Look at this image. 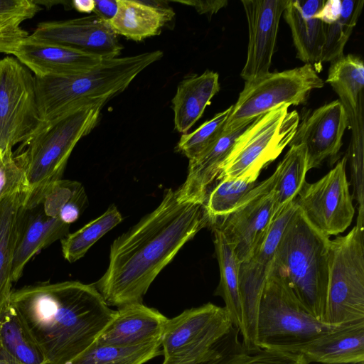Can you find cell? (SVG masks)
<instances>
[{"mask_svg": "<svg viewBox=\"0 0 364 364\" xmlns=\"http://www.w3.org/2000/svg\"><path fill=\"white\" fill-rule=\"evenodd\" d=\"M211 228L220 269V281L215 295L223 299L224 307L232 326L240 332L242 326V309L239 286L240 262L223 232L215 228Z\"/></svg>", "mask_w": 364, "mask_h": 364, "instance_id": "obj_29", "label": "cell"}, {"mask_svg": "<svg viewBox=\"0 0 364 364\" xmlns=\"http://www.w3.org/2000/svg\"><path fill=\"white\" fill-rule=\"evenodd\" d=\"M25 173L17 164L12 149H0V200L16 193L25 194Z\"/></svg>", "mask_w": 364, "mask_h": 364, "instance_id": "obj_37", "label": "cell"}, {"mask_svg": "<svg viewBox=\"0 0 364 364\" xmlns=\"http://www.w3.org/2000/svg\"><path fill=\"white\" fill-rule=\"evenodd\" d=\"M122 220V216L117 208L110 205L100 216L60 240L64 258L70 263L80 259L98 240Z\"/></svg>", "mask_w": 364, "mask_h": 364, "instance_id": "obj_33", "label": "cell"}, {"mask_svg": "<svg viewBox=\"0 0 364 364\" xmlns=\"http://www.w3.org/2000/svg\"><path fill=\"white\" fill-rule=\"evenodd\" d=\"M73 7L81 13H91L95 9V0H75L72 1Z\"/></svg>", "mask_w": 364, "mask_h": 364, "instance_id": "obj_45", "label": "cell"}, {"mask_svg": "<svg viewBox=\"0 0 364 364\" xmlns=\"http://www.w3.org/2000/svg\"><path fill=\"white\" fill-rule=\"evenodd\" d=\"M297 205L294 200L272 220L267 232L250 254L239 264V286L242 309V343L249 353L256 352V327L261 294L272 267L282 234Z\"/></svg>", "mask_w": 364, "mask_h": 364, "instance_id": "obj_12", "label": "cell"}, {"mask_svg": "<svg viewBox=\"0 0 364 364\" xmlns=\"http://www.w3.org/2000/svg\"><path fill=\"white\" fill-rule=\"evenodd\" d=\"M326 82L339 97L351 129L349 149H364V65L355 55H343L331 62Z\"/></svg>", "mask_w": 364, "mask_h": 364, "instance_id": "obj_20", "label": "cell"}, {"mask_svg": "<svg viewBox=\"0 0 364 364\" xmlns=\"http://www.w3.org/2000/svg\"><path fill=\"white\" fill-rule=\"evenodd\" d=\"M44 122L34 75L16 58L0 60V149H12Z\"/></svg>", "mask_w": 364, "mask_h": 364, "instance_id": "obj_10", "label": "cell"}, {"mask_svg": "<svg viewBox=\"0 0 364 364\" xmlns=\"http://www.w3.org/2000/svg\"><path fill=\"white\" fill-rule=\"evenodd\" d=\"M150 1L117 0V11L108 22L118 36L140 41L157 35L173 16V11Z\"/></svg>", "mask_w": 364, "mask_h": 364, "instance_id": "obj_26", "label": "cell"}, {"mask_svg": "<svg viewBox=\"0 0 364 364\" xmlns=\"http://www.w3.org/2000/svg\"><path fill=\"white\" fill-rule=\"evenodd\" d=\"M231 110L232 106L217 113L195 131L183 134L176 149L189 160L200 155L220 137Z\"/></svg>", "mask_w": 364, "mask_h": 364, "instance_id": "obj_35", "label": "cell"}, {"mask_svg": "<svg viewBox=\"0 0 364 364\" xmlns=\"http://www.w3.org/2000/svg\"><path fill=\"white\" fill-rule=\"evenodd\" d=\"M308 171L305 145L290 146L275 169L277 178L273 189L274 217L296 198L306 181Z\"/></svg>", "mask_w": 364, "mask_h": 364, "instance_id": "obj_31", "label": "cell"}, {"mask_svg": "<svg viewBox=\"0 0 364 364\" xmlns=\"http://www.w3.org/2000/svg\"><path fill=\"white\" fill-rule=\"evenodd\" d=\"M241 364H307L299 354L260 349L249 353Z\"/></svg>", "mask_w": 364, "mask_h": 364, "instance_id": "obj_40", "label": "cell"}, {"mask_svg": "<svg viewBox=\"0 0 364 364\" xmlns=\"http://www.w3.org/2000/svg\"><path fill=\"white\" fill-rule=\"evenodd\" d=\"M34 76L64 75L90 70L103 59L58 43L28 35L13 54Z\"/></svg>", "mask_w": 364, "mask_h": 364, "instance_id": "obj_18", "label": "cell"}, {"mask_svg": "<svg viewBox=\"0 0 364 364\" xmlns=\"http://www.w3.org/2000/svg\"><path fill=\"white\" fill-rule=\"evenodd\" d=\"M176 2L186 4L194 7L199 14L212 15L216 14L220 9L226 6V0H207V1H175Z\"/></svg>", "mask_w": 364, "mask_h": 364, "instance_id": "obj_43", "label": "cell"}, {"mask_svg": "<svg viewBox=\"0 0 364 364\" xmlns=\"http://www.w3.org/2000/svg\"><path fill=\"white\" fill-rule=\"evenodd\" d=\"M0 364H11V363L10 362H9L8 360L0 358Z\"/></svg>", "mask_w": 364, "mask_h": 364, "instance_id": "obj_46", "label": "cell"}, {"mask_svg": "<svg viewBox=\"0 0 364 364\" xmlns=\"http://www.w3.org/2000/svg\"><path fill=\"white\" fill-rule=\"evenodd\" d=\"M249 178H223L210 191L205 209L210 223L233 210L257 184Z\"/></svg>", "mask_w": 364, "mask_h": 364, "instance_id": "obj_34", "label": "cell"}, {"mask_svg": "<svg viewBox=\"0 0 364 364\" xmlns=\"http://www.w3.org/2000/svg\"><path fill=\"white\" fill-rule=\"evenodd\" d=\"M69 229V224L48 216L41 204L31 208L22 207L11 269L13 282L20 279L25 266L35 255L66 237Z\"/></svg>", "mask_w": 364, "mask_h": 364, "instance_id": "obj_22", "label": "cell"}, {"mask_svg": "<svg viewBox=\"0 0 364 364\" xmlns=\"http://www.w3.org/2000/svg\"><path fill=\"white\" fill-rule=\"evenodd\" d=\"M347 158L314 183L304 182L294 199L308 222L323 235H337L351 224L355 208L346 176Z\"/></svg>", "mask_w": 364, "mask_h": 364, "instance_id": "obj_13", "label": "cell"}, {"mask_svg": "<svg viewBox=\"0 0 364 364\" xmlns=\"http://www.w3.org/2000/svg\"><path fill=\"white\" fill-rule=\"evenodd\" d=\"M364 319V225L330 240L323 322L331 326Z\"/></svg>", "mask_w": 364, "mask_h": 364, "instance_id": "obj_7", "label": "cell"}, {"mask_svg": "<svg viewBox=\"0 0 364 364\" xmlns=\"http://www.w3.org/2000/svg\"><path fill=\"white\" fill-rule=\"evenodd\" d=\"M276 178L274 171L257 183L233 210L210 223L211 228L223 232L239 262L250 254L274 218L273 189Z\"/></svg>", "mask_w": 364, "mask_h": 364, "instance_id": "obj_14", "label": "cell"}, {"mask_svg": "<svg viewBox=\"0 0 364 364\" xmlns=\"http://www.w3.org/2000/svg\"><path fill=\"white\" fill-rule=\"evenodd\" d=\"M284 104L257 117L237 139L224 161L217 181L245 177L257 181L291 141L299 116Z\"/></svg>", "mask_w": 364, "mask_h": 364, "instance_id": "obj_8", "label": "cell"}, {"mask_svg": "<svg viewBox=\"0 0 364 364\" xmlns=\"http://www.w3.org/2000/svg\"><path fill=\"white\" fill-rule=\"evenodd\" d=\"M9 303L46 364H66L97 339L114 316L94 284L40 282L12 291Z\"/></svg>", "mask_w": 364, "mask_h": 364, "instance_id": "obj_2", "label": "cell"}, {"mask_svg": "<svg viewBox=\"0 0 364 364\" xmlns=\"http://www.w3.org/2000/svg\"><path fill=\"white\" fill-rule=\"evenodd\" d=\"M31 37L58 43L103 60L117 58L122 49L108 22L95 15L41 22Z\"/></svg>", "mask_w": 364, "mask_h": 364, "instance_id": "obj_16", "label": "cell"}, {"mask_svg": "<svg viewBox=\"0 0 364 364\" xmlns=\"http://www.w3.org/2000/svg\"><path fill=\"white\" fill-rule=\"evenodd\" d=\"M325 0H289L283 12L292 36L296 57L311 65L317 72L321 68L325 42L323 22L316 17Z\"/></svg>", "mask_w": 364, "mask_h": 364, "instance_id": "obj_24", "label": "cell"}, {"mask_svg": "<svg viewBox=\"0 0 364 364\" xmlns=\"http://www.w3.org/2000/svg\"><path fill=\"white\" fill-rule=\"evenodd\" d=\"M81 185L75 181L60 179L53 183L45 194L41 205L45 213L58 218L60 210Z\"/></svg>", "mask_w": 364, "mask_h": 364, "instance_id": "obj_38", "label": "cell"}, {"mask_svg": "<svg viewBox=\"0 0 364 364\" xmlns=\"http://www.w3.org/2000/svg\"><path fill=\"white\" fill-rule=\"evenodd\" d=\"M219 90V75L210 70L181 82L172 100L175 129L186 134Z\"/></svg>", "mask_w": 364, "mask_h": 364, "instance_id": "obj_25", "label": "cell"}, {"mask_svg": "<svg viewBox=\"0 0 364 364\" xmlns=\"http://www.w3.org/2000/svg\"><path fill=\"white\" fill-rule=\"evenodd\" d=\"M108 101L101 99L80 104L44 121L19 144L14 156L26 178L27 191L23 196L24 208L41 204L50 186L61 179L73 149L94 129Z\"/></svg>", "mask_w": 364, "mask_h": 364, "instance_id": "obj_3", "label": "cell"}, {"mask_svg": "<svg viewBox=\"0 0 364 364\" xmlns=\"http://www.w3.org/2000/svg\"><path fill=\"white\" fill-rule=\"evenodd\" d=\"M349 151H364V150H349Z\"/></svg>", "mask_w": 364, "mask_h": 364, "instance_id": "obj_47", "label": "cell"}, {"mask_svg": "<svg viewBox=\"0 0 364 364\" xmlns=\"http://www.w3.org/2000/svg\"><path fill=\"white\" fill-rule=\"evenodd\" d=\"M208 225L205 203L180 201L176 191L166 190L156 208L114 240L108 267L94 285L109 306L142 303L160 272Z\"/></svg>", "mask_w": 364, "mask_h": 364, "instance_id": "obj_1", "label": "cell"}, {"mask_svg": "<svg viewBox=\"0 0 364 364\" xmlns=\"http://www.w3.org/2000/svg\"><path fill=\"white\" fill-rule=\"evenodd\" d=\"M163 56L161 50L103 60L90 70L35 77L38 105L43 121L82 103L109 100L123 92L145 68Z\"/></svg>", "mask_w": 364, "mask_h": 364, "instance_id": "obj_5", "label": "cell"}, {"mask_svg": "<svg viewBox=\"0 0 364 364\" xmlns=\"http://www.w3.org/2000/svg\"><path fill=\"white\" fill-rule=\"evenodd\" d=\"M0 358L11 364H46L41 350L9 301L0 307Z\"/></svg>", "mask_w": 364, "mask_h": 364, "instance_id": "obj_28", "label": "cell"}, {"mask_svg": "<svg viewBox=\"0 0 364 364\" xmlns=\"http://www.w3.org/2000/svg\"><path fill=\"white\" fill-rule=\"evenodd\" d=\"M88 203L87 196L81 184L74 192L70 200L60 210L58 218L70 225L76 221Z\"/></svg>", "mask_w": 364, "mask_h": 364, "instance_id": "obj_42", "label": "cell"}, {"mask_svg": "<svg viewBox=\"0 0 364 364\" xmlns=\"http://www.w3.org/2000/svg\"><path fill=\"white\" fill-rule=\"evenodd\" d=\"M161 341L122 347L93 343L66 364H144L162 354Z\"/></svg>", "mask_w": 364, "mask_h": 364, "instance_id": "obj_32", "label": "cell"}, {"mask_svg": "<svg viewBox=\"0 0 364 364\" xmlns=\"http://www.w3.org/2000/svg\"><path fill=\"white\" fill-rule=\"evenodd\" d=\"M336 326L315 318L280 275L270 269L257 310L256 343L259 349L287 352Z\"/></svg>", "mask_w": 364, "mask_h": 364, "instance_id": "obj_6", "label": "cell"}, {"mask_svg": "<svg viewBox=\"0 0 364 364\" xmlns=\"http://www.w3.org/2000/svg\"><path fill=\"white\" fill-rule=\"evenodd\" d=\"M256 119L244 123L235 129L223 131L213 145L189 160L186 179L176 190L180 201L205 203L210 186L217 181L221 166L237 139Z\"/></svg>", "mask_w": 364, "mask_h": 364, "instance_id": "obj_23", "label": "cell"}, {"mask_svg": "<svg viewBox=\"0 0 364 364\" xmlns=\"http://www.w3.org/2000/svg\"><path fill=\"white\" fill-rule=\"evenodd\" d=\"M289 0H242L249 41L247 58L240 73L246 82L269 73L279 21Z\"/></svg>", "mask_w": 364, "mask_h": 364, "instance_id": "obj_15", "label": "cell"}, {"mask_svg": "<svg viewBox=\"0 0 364 364\" xmlns=\"http://www.w3.org/2000/svg\"><path fill=\"white\" fill-rule=\"evenodd\" d=\"M117 11V0H95V15L107 21L115 16Z\"/></svg>", "mask_w": 364, "mask_h": 364, "instance_id": "obj_44", "label": "cell"}, {"mask_svg": "<svg viewBox=\"0 0 364 364\" xmlns=\"http://www.w3.org/2000/svg\"><path fill=\"white\" fill-rule=\"evenodd\" d=\"M363 0H327L316 14L323 24L325 42L321 62H332L341 57L357 23Z\"/></svg>", "mask_w": 364, "mask_h": 364, "instance_id": "obj_27", "label": "cell"}, {"mask_svg": "<svg viewBox=\"0 0 364 364\" xmlns=\"http://www.w3.org/2000/svg\"><path fill=\"white\" fill-rule=\"evenodd\" d=\"M23 196L16 193L0 200V307L9 300L12 292L11 269Z\"/></svg>", "mask_w": 364, "mask_h": 364, "instance_id": "obj_30", "label": "cell"}, {"mask_svg": "<svg viewBox=\"0 0 364 364\" xmlns=\"http://www.w3.org/2000/svg\"><path fill=\"white\" fill-rule=\"evenodd\" d=\"M41 9L34 0H0V23L21 24L34 17Z\"/></svg>", "mask_w": 364, "mask_h": 364, "instance_id": "obj_39", "label": "cell"}, {"mask_svg": "<svg viewBox=\"0 0 364 364\" xmlns=\"http://www.w3.org/2000/svg\"><path fill=\"white\" fill-rule=\"evenodd\" d=\"M18 23H0V53L14 54L21 42L28 36Z\"/></svg>", "mask_w": 364, "mask_h": 364, "instance_id": "obj_41", "label": "cell"}, {"mask_svg": "<svg viewBox=\"0 0 364 364\" xmlns=\"http://www.w3.org/2000/svg\"><path fill=\"white\" fill-rule=\"evenodd\" d=\"M329 237L314 228L298 208L282 234L272 269L301 305L323 322L329 267Z\"/></svg>", "mask_w": 364, "mask_h": 364, "instance_id": "obj_4", "label": "cell"}, {"mask_svg": "<svg viewBox=\"0 0 364 364\" xmlns=\"http://www.w3.org/2000/svg\"><path fill=\"white\" fill-rule=\"evenodd\" d=\"M240 331L233 326L203 356L183 364H241L249 353L239 340Z\"/></svg>", "mask_w": 364, "mask_h": 364, "instance_id": "obj_36", "label": "cell"}, {"mask_svg": "<svg viewBox=\"0 0 364 364\" xmlns=\"http://www.w3.org/2000/svg\"><path fill=\"white\" fill-rule=\"evenodd\" d=\"M232 326L225 307L210 302L168 318L161 341L162 364H183L203 356Z\"/></svg>", "mask_w": 364, "mask_h": 364, "instance_id": "obj_11", "label": "cell"}, {"mask_svg": "<svg viewBox=\"0 0 364 364\" xmlns=\"http://www.w3.org/2000/svg\"><path fill=\"white\" fill-rule=\"evenodd\" d=\"M348 120L339 100L314 109L299 124L289 146L304 144L308 170L318 168L327 159H334L342 146Z\"/></svg>", "mask_w": 364, "mask_h": 364, "instance_id": "obj_17", "label": "cell"}, {"mask_svg": "<svg viewBox=\"0 0 364 364\" xmlns=\"http://www.w3.org/2000/svg\"><path fill=\"white\" fill-rule=\"evenodd\" d=\"M324 82L309 64L246 81L237 100L232 105L224 131H231L284 104L299 105Z\"/></svg>", "mask_w": 364, "mask_h": 364, "instance_id": "obj_9", "label": "cell"}, {"mask_svg": "<svg viewBox=\"0 0 364 364\" xmlns=\"http://www.w3.org/2000/svg\"><path fill=\"white\" fill-rule=\"evenodd\" d=\"M287 352L301 355L307 364H364V319L337 326Z\"/></svg>", "mask_w": 364, "mask_h": 364, "instance_id": "obj_21", "label": "cell"}, {"mask_svg": "<svg viewBox=\"0 0 364 364\" xmlns=\"http://www.w3.org/2000/svg\"><path fill=\"white\" fill-rule=\"evenodd\" d=\"M168 319L142 303L127 304L118 308L94 343L122 347L161 341Z\"/></svg>", "mask_w": 364, "mask_h": 364, "instance_id": "obj_19", "label": "cell"}]
</instances>
